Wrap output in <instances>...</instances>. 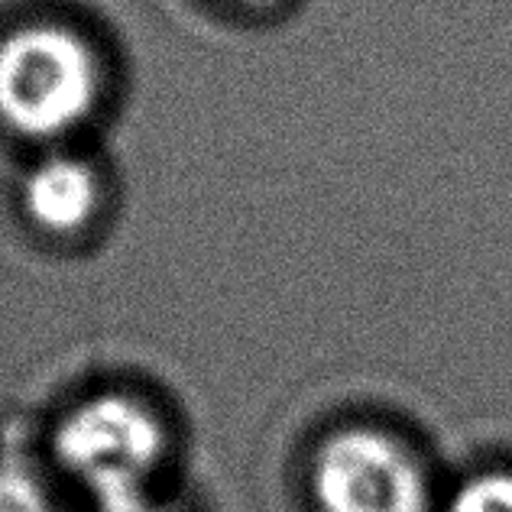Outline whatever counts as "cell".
Returning <instances> with one entry per match:
<instances>
[{
    "label": "cell",
    "instance_id": "obj_1",
    "mask_svg": "<svg viewBox=\"0 0 512 512\" xmlns=\"http://www.w3.org/2000/svg\"><path fill=\"white\" fill-rule=\"evenodd\" d=\"M104 88L101 59L62 23H26L0 39V124L17 137L56 143L85 127Z\"/></svg>",
    "mask_w": 512,
    "mask_h": 512
},
{
    "label": "cell",
    "instance_id": "obj_2",
    "mask_svg": "<svg viewBox=\"0 0 512 512\" xmlns=\"http://www.w3.org/2000/svg\"><path fill=\"white\" fill-rule=\"evenodd\" d=\"M169 431L153 406L127 393H98L62 415L52 454L94 503L146 496L163 467Z\"/></svg>",
    "mask_w": 512,
    "mask_h": 512
},
{
    "label": "cell",
    "instance_id": "obj_3",
    "mask_svg": "<svg viewBox=\"0 0 512 512\" xmlns=\"http://www.w3.org/2000/svg\"><path fill=\"white\" fill-rule=\"evenodd\" d=\"M308 483L321 512H431L422 461L373 425L331 431L312 454Z\"/></svg>",
    "mask_w": 512,
    "mask_h": 512
},
{
    "label": "cell",
    "instance_id": "obj_4",
    "mask_svg": "<svg viewBox=\"0 0 512 512\" xmlns=\"http://www.w3.org/2000/svg\"><path fill=\"white\" fill-rule=\"evenodd\" d=\"M104 201L101 172L72 153H49L30 166L20 185V205L49 237H75L98 218Z\"/></svg>",
    "mask_w": 512,
    "mask_h": 512
},
{
    "label": "cell",
    "instance_id": "obj_5",
    "mask_svg": "<svg viewBox=\"0 0 512 512\" xmlns=\"http://www.w3.org/2000/svg\"><path fill=\"white\" fill-rule=\"evenodd\" d=\"M448 512H512V470H483L454 490Z\"/></svg>",
    "mask_w": 512,
    "mask_h": 512
},
{
    "label": "cell",
    "instance_id": "obj_6",
    "mask_svg": "<svg viewBox=\"0 0 512 512\" xmlns=\"http://www.w3.org/2000/svg\"><path fill=\"white\" fill-rule=\"evenodd\" d=\"M0 512H56V506L30 470L0 464Z\"/></svg>",
    "mask_w": 512,
    "mask_h": 512
},
{
    "label": "cell",
    "instance_id": "obj_7",
    "mask_svg": "<svg viewBox=\"0 0 512 512\" xmlns=\"http://www.w3.org/2000/svg\"><path fill=\"white\" fill-rule=\"evenodd\" d=\"M94 512H169L166 506H159L156 500L146 496H130V500H114V503H94Z\"/></svg>",
    "mask_w": 512,
    "mask_h": 512
},
{
    "label": "cell",
    "instance_id": "obj_8",
    "mask_svg": "<svg viewBox=\"0 0 512 512\" xmlns=\"http://www.w3.org/2000/svg\"><path fill=\"white\" fill-rule=\"evenodd\" d=\"M237 4H244V7H269V4H276V0H237Z\"/></svg>",
    "mask_w": 512,
    "mask_h": 512
}]
</instances>
